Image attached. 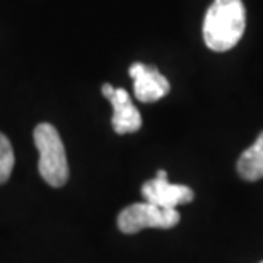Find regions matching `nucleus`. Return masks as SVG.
<instances>
[{
  "instance_id": "1",
  "label": "nucleus",
  "mask_w": 263,
  "mask_h": 263,
  "mask_svg": "<svg viewBox=\"0 0 263 263\" xmlns=\"http://www.w3.org/2000/svg\"><path fill=\"white\" fill-rule=\"evenodd\" d=\"M246 28L241 0H214L203 19V41L212 51H229L239 43Z\"/></svg>"
},
{
  "instance_id": "2",
  "label": "nucleus",
  "mask_w": 263,
  "mask_h": 263,
  "mask_svg": "<svg viewBox=\"0 0 263 263\" xmlns=\"http://www.w3.org/2000/svg\"><path fill=\"white\" fill-rule=\"evenodd\" d=\"M34 145L40 152L41 178L55 188L64 186L68 180V162L59 130L50 123H40L34 128Z\"/></svg>"
},
{
  "instance_id": "3",
  "label": "nucleus",
  "mask_w": 263,
  "mask_h": 263,
  "mask_svg": "<svg viewBox=\"0 0 263 263\" xmlns=\"http://www.w3.org/2000/svg\"><path fill=\"white\" fill-rule=\"evenodd\" d=\"M180 222L176 209L157 207L154 203H132L118 215V228L125 234H135L147 228L171 229Z\"/></svg>"
},
{
  "instance_id": "4",
  "label": "nucleus",
  "mask_w": 263,
  "mask_h": 263,
  "mask_svg": "<svg viewBox=\"0 0 263 263\" xmlns=\"http://www.w3.org/2000/svg\"><path fill=\"white\" fill-rule=\"evenodd\" d=\"M142 197L145 198V202L154 203L157 207L176 209L178 205L192 202L195 193L185 185H173L167 180V173L159 170L152 180H147L142 185Z\"/></svg>"
},
{
  "instance_id": "5",
  "label": "nucleus",
  "mask_w": 263,
  "mask_h": 263,
  "mask_svg": "<svg viewBox=\"0 0 263 263\" xmlns=\"http://www.w3.org/2000/svg\"><path fill=\"white\" fill-rule=\"evenodd\" d=\"M130 77L134 79V92L140 103H156L170 92V82L154 65L137 62L130 67Z\"/></svg>"
},
{
  "instance_id": "6",
  "label": "nucleus",
  "mask_w": 263,
  "mask_h": 263,
  "mask_svg": "<svg viewBox=\"0 0 263 263\" xmlns=\"http://www.w3.org/2000/svg\"><path fill=\"white\" fill-rule=\"evenodd\" d=\"M113 106L111 125L118 135L135 134L142 127V117L139 109L134 106L128 92L125 89H113V92L106 98Z\"/></svg>"
},
{
  "instance_id": "7",
  "label": "nucleus",
  "mask_w": 263,
  "mask_h": 263,
  "mask_svg": "<svg viewBox=\"0 0 263 263\" xmlns=\"http://www.w3.org/2000/svg\"><path fill=\"white\" fill-rule=\"evenodd\" d=\"M238 173L246 181H258L263 178V132L255 144L248 147L238 159Z\"/></svg>"
},
{
  "instance_id": "8",
  "label": "nucleus",
  "mask_w": 263,
  "mask_h": 263,
  "mask_svg": "<svg viewBox=\"0 0 263 263\" xmlns=\"http://www.w3.org/2000/svg\"><path fill=\"white\" fill-rule=\"evenodd\" d=\"M14 151L9 139L0 134V185L5 183L12 175L14 170Z\"/></svg>"
},
{
  "instance_id": "9",
  "label": "nucleus",
  "mask_w": 263,
  "mask_h": 263,
  "mask_svg": "<svg viewBox=\"0 0 263 263\" xmlns=\"http://www.w3.org/2000/svg\"><path fill=\"white\" fill-rule=\"evenodd\" d=\"M261 263H263V261H261Z\"/></svg>"
}]
</instances>
